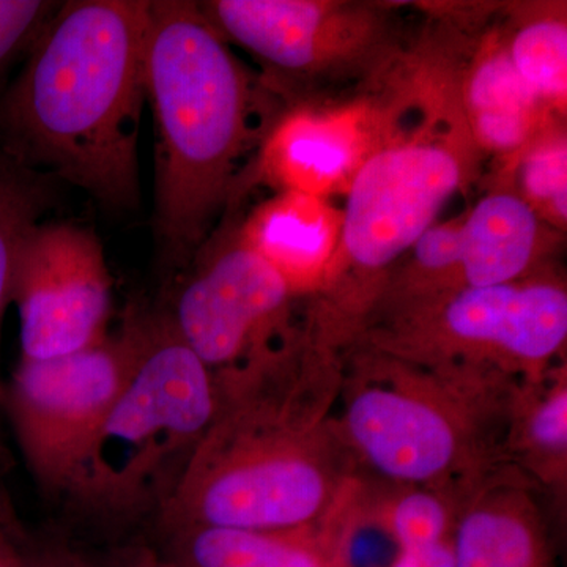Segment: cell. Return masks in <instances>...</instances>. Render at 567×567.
I'll return each mask as SVG.
<instances>
[{
    "label": "cell",
    "mask_w": 567,
    "mask_h": 567,
    "mask_svg": "<svg viewBox=\"0 0 567 567\" xmlns=\"http://www.w3.org/2000/svg\"><path fill=\"white\" fill-rule=\"evenodd\" d=\"M344 352L306 320L215 374V416L159 520L169 529L303 527L363 476L334 421Z\"/></svg>",
    "instance_id": "6da1fadb"
},
{
    "label": "cell",
    "mask_w": 567,
    "mask_h": 567,
    "mask_svg": "<svg viewBox=\"0 0 567 567\" xmlns=\"http://www.w3.org/2000/svg\"><path fill=\"white\" fill-rule=\"evenodd\" d=\"M148 9L62 2L0 95V151L110 207L136 205Z\"/></svg>",
    "instance_id": "7a4b0ae2"
},
{
    "label": "cell",
    "mask_w": 567,
    "mask_h": 567,
    "mask_svg": "<svg viewBox=\"0 0 567 567\" xmlns=\"http://www.w3.org/2000/svg\"><path fill=\"white\" fill-rule=\"evenodd\" d=\"M260 95L197 3L151 2L145 99L158 134L155 234L167 262L188 264L229 200L259 130Z\"/></svg>",
    "instance_id": "3957f363"
},
{
    "label": "cell",
    "mask_w": 567,
    "mask_h": 567,
    "mask_svg": "<svg viewBox=\"0 0 567 567\" xmlns=\"http://www.w3.org/2000/svg\"><path fill=\"white\" fill-rule=\"evenodd\" d=\"M520 382L491 369L421 363L354 342L344 353L334 421L364 476L468 495L507 464Z\"/></svg>",
    "instance_id": "277c9868"
},
{
    "label": "cell",
    "mask_w": 567,
    "mask_h": 567,
    "mask_svg": "<svg viewBox=\"0 0 567 567\" xmlns=\"http://www.w3.org/2000/svg\"><path fill=\"white\" fill-rule=\"evenodd\" d=\"M123 327L132 368L65 495L112 520L162 514L216 410L215 374L167 309L132 308Z\"/></svg>",
    "instance_id": "5b68a950"
},
{
    "label": "cell",
    "mask_w": 567,
    "mask_h": 567,
    "mask_svg": "<svg viewBox=\"0 0 567 567\" xmlns=\"http://www.w3.org/2000/svg\"><path fill=\"white\" fill-rule=\"evenodd\" d=\"M462 183L456 153L429 141L375 152L349 185L333 267L312 315L353 344L383 289V271L432 226Z\"/></svg>",
    "instance_id": "8992f818"
},
{
    "label": "cell",
    "mask_w": 567,
    "mask_h": 567,
    "mask_svg": "<svg viewBox=\"0 0 567 567\" xmlns=\"http://www.w3.org/2000/svg\"><path fill=\"white\" fill-rule=\"evenodd\" d=\"M566 339L565 284L533 275L412 306L357 342L421 363L472 365L537 382L561 363Z\"/></svg>",
    "instance_id": "52a82bcc"
},
{
    "label": "cell",
    "mask_w": 567,
    "mask_h": 567,
    "mask_svg": "<svg viewBox=\"0 0 567 567\" xmlns=\"http://www.w3.org/2000/svg\"><path fill=\"white\" fill-rule=\"evenodd\" d=\"M123 327L100 344L54 360H21L3 386L2 412L32 476L66 495L132 368Z\"/></svg>",
    "instance_id": "ba28073f"
},
{
    "label": "cell",
    "mask_w": 567,
    "mask_h": 567,
    "mask_svg": "<svg viewBox=\"0 0 567 567\" xmlns=\"http://www.w3.org/2000/svg\"><path fill=\"white\" fill-rule=\"evenodd\" d=\"M167 308L183 341L213 372L267 352L293 328L289 284L240 233L199 248ZM193 256V257H194Z\"/></svg>",
    "instance_id": "9c48e42d"
},
{
    "label": "cell",
    "mask_w": 567,
    "mask_h": 567,
    "mask_svg": "<svg viewBox=\"0 0 567 567\" xmlns=\"http://www.w3.org/2000/svg\"><path fill=\"white\" fill-rule=\"evenodd\" d=\"M11 303L21 360L69 357L107 338L112 278L99 237L74 223H39L22 245Z\"/></svg>",
    "instance_id": "30bf717a"
},
{
    "label": "cell",
    "mask_w": 567,
    "mask_h": 567,
    "mask_svg": "<svg viewBox=\"0 0 567 567\" xmlns=\"http://www.w3.org/2000/svg\"><path fill=\"white\" fill-rule=\"evenodd\" d=\"M226 41L256 55L275 78H309L360 48L365 20L346 3L213 0L197 3Z\"/></svg>",
    "instance_id": "8fae6325"
},
{
    "label": "cell",
    "mask_w": 567,
    "mask_h": 567,
    "mask_svg": "<svg viewBox=\"0 0 567 567\" xmlns=\"http://www.w3.org/2000/svg\"><path fill=\"white\" fill-rule=\"evenodd\" d=\"M369 527V481L353 484L330 513L303 527L174 528L183 567H354L358 533Z\"/></svg>",
    "instance_id": "7c38bea8"
},
{
    "label": "cell",
    "mask_w": 567,
    "mask_h": 567,
    "mask_svg": "<svg viewBox=\"0 0 567 567\" xmlns=\"http://www.w3.org/2000/svg\"><path fill=\"white\" fill-rule=\"evenodd\" d=\"M543 496L516 466L495 470L458 511L456 567H559Z\"/></svg>",
    "instance_id": "4fadbf2b"
},
{
    "label": "cell",
    "mask_w": 567,
    "mask_h": 567,
    "mask_svg": "<svg viewBox=\"0 0 567 567\" xmlns=\"http://www.w3.org/2000/svg\"><path fill=\"white\" fill-rule=\"evenodd\" d=\"M238 233L298 297L323 289L338 252L341 221L319 197L282 192L257 207Z\"/></svg>",
    "instance_id": "5bb4252c"
},
{
    "label": "cell",
    "mask_w": 567,
    "mask_h": 567,
    "mask_svg": "<svg viewBox=\"0 0 567 567\" xmlns=\"http://www.w3.org/2000/svg\"><path fill=\"white\" fill-rule=\"evenodd\" d=\"M360 133L352 122L292 112L267 133L259 169L282 192L319 197L360 169Z\"/></svg>",
    "instance_id": "9a60e30c"
},
{
    "label": "cell",
    "mask_w": 567,
    "mask_h": 567,
    "mask_svg": "<svg viewBox=\"0 0 567 567\" xmlns=\"http://www.w3.org/2000/svg\"><path fill=\"white\" fill-rule=\"evenodd\" d=\"M539 241L536 210L513 193L484 197L458 224V267L450 292L528 278ZM447 293V292H446Z\"/></svg>",
    "instance_id": "2e32d148"
},
{
    "label": "cell",
    "mask_w": 567,
    "mask_h": 567,
    "mask_svg": "<svg viewBox=\"0 0 567 567\" xmlns=\"http://www.w3.org/2000/svg\"><path fill=\"white\" fill-rule=\"evenodd\" d=\"M507 464L544 495L565 499L567 487V368L558 363L537 382H520L506 436Z\"/></svg>",
    "instance_id": "e0dca14e"
},
{
    "label": "cell",
    "mask_w": 567,
    "mask_h": 567,
    "mask_svg": "<svg viewBox=\"0 0 567 567\" xmlns=\"http://www.w3.org/2000/svg\"><path fill=\"white\" fill-rule=\"evenodd\" d=\"M371 481L369 520L391 537L398 550L434 546L454 537L465 494L443 488L401 487Z\"/></svg>",
    "instance_id": "ac0fdd59"
},
{
    "label": "cell",
    "mask_w": 567,
    "mask_h": 567,
    "mask_svg": "<svg viewBox=\"0 0 567 567\" xmlns=\"http://www.w3.org/2000/svg\"><path fill=\"white\" fill-rule=\"evenodd\" d=\"M52 178L50 174L22 166L0 151V330L11 303L22 245L50 205ZM2 401L0 380V413Z\"/></svg>",
    "instance_id": "d6986e66"
},
{
    "label": "cell",
    "mask_w": 567,
    "mask_h": 567,
    "mask_svg": "<svg viewBox=\"0 0 567 567\" xmlns=\"http://www.w3.org/2000/svg\"><path fill=\"white\" fill-rule=\"evenodd\" d=\"M473 132L505 136L536 125L539 100L518 76L507 51L488 54L466 89Z\"/></svg>",
    "instance_id": "ffe728a7"
},
{
    "label": "cell",
    "mask_w": 567,
    "mask_h": 567,
    "mask_svg": "<svg viewBox=\"0 0 567 567\" xmlns=\"http://www.w3.org/2000/svg\"><path fill=\"white\" fill-rule=\"evenodd\" d=\"M511 62L539 103L565 104L567 89V29L561 20L529 22L514 37Z\"/></svg>",
    "instance_id": "44dd1931"
},
{
    "label": "cell",
    "mask_w": 567,
    "mask_h": 567,
    "mask_svg": "<svg viewBox=\"0 0 567 567\" xmlns=\"http://www.w3.org/2000/svg\"><path fill=\"white\" fill-rule=\"evenodd\" d=\"M566 144L550 141L528 153L522 166L524 199L557 221H566Z\"/></svg>",
    "instance_id": "7402d4cb"
},
{
    "label": "cell",
    "mask_w": 567,
    "mask_h": 567,
    "mask_svg": "<svg viewBox=\"0 0 567 567\" xmlns=\"http://www.w3.org/2000/svg\"><path fill=\"white\" fill-rule=\"evenodd\" d=\"M59 6L50 0H0V81L28 54Z\"/></svg>",
    "instance_id": "603a6c76"
},
{
    "label": "cell",
    "mask_w": 567,
    "mask_h": 567,
    "mask_svg": "<svg viewBox=\"0 0 567 567\" xmlns=\"http://www.w3.org/2000/svg\"><path fill=\"white\" fill-rule=\"evenodd\" d=\"M385 567H456L454 537L434 546L398 550Z\"/></svg>",
    "instance_id": "cb8c5ba5"
},
{
    "label": "cell",
    "mask_w": 567,
    "mask_h": 567,
    "mask_svg": "<svg viewBox=\"0 0 567 567\" xmlns=\"http://www.w3.org/2000/svg\"><path fill=\"white\" fill-rule=\"evenodd\" d=\"M9 516H11V514L7 513L6 506H0V525L6 524Z\"/></svg>",
    "instance_id": "d4e9b609"
},
{
    "label": "cell",
    "mask_w": 567,
    "mask_h": 567,
    "mask_svg": "<svg viewBox=\"0 0 567 567\" xmlns=\"http://www.w3.org/2000/svg\"><path fill=\"white\" fill-rule=\"evenodd\" d=\"M152 567H183L181 565H175V566H152Z\"/></svg>",
    "instance_id": "484cf974"
},
{
    "label": "cell",
    "mask_w": 567,
    "mask_h": 567,
    "mask_svg": "<svg viewBox=\"0 0 567 567\" xmlns=\"http://www.w3.org/2000/svg\"><path fill=\"white\" fill-rule=\"evenodd\" d=\"M2 532H3V529H2V528H0V533H2Z\"/></svg>",
    "instance_id": "4316f807"
}]
</instances>
